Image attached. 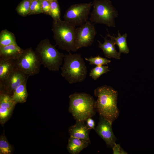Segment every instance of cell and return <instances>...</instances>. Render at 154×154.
<instances>
[{
  "instance_id": "1",
  "label": "cell",
  "mask_w": 154,
  "mask_h": 154,
  "mask_svg": "<svg viewBox=\"0 0 154 154\" xmlns=\"http://www.w3.org/2000/svg\"><path fill=\"white\" fill-rule=\"evenodd\" d=\"M94 94L98 97L95 106L100 116L112 123L119 114L117 106V92L111 86L104 85L95 89Z\"/></svg>"
},
{
  "instance_id": "2",
  "label": "cell",
  "mask_w": 154,
  "mask_h": 154,
  "mask_svg": "<svg viewBox=\"0 0 154 154\" xmlns=\"http://www.w3.org/2000/svg\"><path fill=\"white\" fill-rule=\"evenodd\" d=\"M68 111L76 121L85 122L95 114V102L93 97L84 92L70 95Z\"/></svg>"
},
{
  "instance_id": "3",
  "label": "cell",
  "mask_w": 154,
  "mask_h": 154,
  "mask_svg": "<svg viewBox=\"0 0 154 154\" xmlns=\"http://www.w3.org/2000/svg\"><path fill=\"white\" fill-rule=\"evenodd\" d=\"M61 67V75L70 84L81 82L85 79L87 73L85 62L81 54H66Z\"/></svg>"
},
{
  "instance_id": "4",
  "label": "cell",
  "mask_w": 154,
  "mask_h": 154,
  "mask_svg": "<svg viewBox=\"0 0 154 154\" xmlns=\"http://www.w3.org/2000/svg\"><path fill=\"white\" fill-rule=\"evenodd\" d=\"M76 26L64 20H53L52 31L53 38L59 48L68 52H76Z\"/></svg>"
},
{
  "instance_id": "5",
  "label": "cell",
  "mask_w": 154,
  "mask_h": 154,
  "mask_svg": "<svg viewBox=\"0 0 154 154\" xmlns=\"http://www.w3.org/2000/svg\"><path fill=\"white\" fill-rule=\"evenodd\" d=\"M35 51L44 67L51 71L59 70L65 55L59 52L48 39L40 41Z\"/></svg>"
},
{
  "instance_id": "6",
  "label": "cell",
  "mask_w": 154,
  "mask_h": 154,
  "mask_svg": "<svg viewBox=\"0 0 154 154\" xmlns=\"http://www.w3.org/2000/svg\"><path fill=\"white\" fill-rule=\"evenodd\" d=\"M93 9L89 18L94 23L104 24L107 26L115 27V19L118 12L109 0H96L93 3Z\"/></svg>"
},
{
  "instance_id": "7",
  "label": "cell",
  "mask_w": 154,
  "mask_h": 154,
  "mask_svg": "<svg viewBox=\"0 0 154 154\" xmlns=\"http://www.w3.org/2000/svg\"><path fill=\"white\" fill-rule=\"evenodd\" d=\"M15 63L17 68L29 76L38 74L41 65L35 51L31 47L23 50Z\"/></svg>"
},
{
  "instance_id": "8",
  "label": "cell",
  "mask_w": 154,
  "mask_h": 154,
  "mask_svg": "<svg viewBox=\"0 0 154 154\" xmlns=\"http://www.w3.org/2000/svg\"><path fill=\"white\" fill-rule=\"evenodd\" d=\"M92 5L90 3L71 6L65 12L63 16L64 20L76 27L81 25L88 21Z\"/></svg>"
},
{
  "instance_id": "9",
  "label": "cell",
  "mask_w": 154,
  "mask_h": 154,
  "mask_svg": "<svg viewBox=\"0 0 154 154\" xmlns=\"http://www.w3.org/2000/svg\"><path fill=\"white\" fill-rule=\"evenodd\" d=\"M96 33L94 23L90 21L76 28L75 41L76 49L91 46Z\"/></svg>"
},
{
  "instance_id": "10",
  "label": "cell",
  "mask_w": 154,
  "mask_h": 154,
  "mask_svg": "<svg viewBox=\"0 0 154 154\" xmlns=\"http://www.w3.org/2000/svg\"><path fill=\"white\" fill-rule=\"evenodd\" d=\"M29 77L16 68L5 82L0 85V93L6 94L12 97L15 90Z\"/></svg>"
},
{
  "instance_id": "11",
  "label": "cell",
  "mask_w": 154,
  "mask_h": 154,
  "mask_svg": "<svg viewBox=\"0 0 154 154\" xmlns=\"http://www.w3.org/2000/svg\"><path fill=\"white\" fill-rule=\"evenodd\" d=\"M112 124L106 119L100 116L99 122L95 130L107 145L112 148L116 143V138L112 131Z\"/></svg>"
},
{
  "instance_id": "12",
  "label": "cell",
  "mask_w": 154,
  "mask_h": 154,
  "mask_svg": "<svg viewBox=\"0 0 154 154\" xmlns=\"http://www.w3.org/2000/svg\"><path fill=\"white\" fill-rule=\"evenodd\" d=\"M90 130L84 122L76 121L74 125L69 127L68 132L70 136L81 139L90 143L89 137Z\"/></svg>"
},
{
  "instance_id": "13",
  "label": "cell",
  "mask_w": 154,
  "mask_h": 154,
  "mask_svg": "<svg viewBox=\"0 0 154 154\" xmlns=\"http://www.w3.org/2000/svg\"><path fill=\"white\" fill-rule=\"evenodd\" d=\"M102 37L104 41L103 43H102L98 40V47L102 50L105 56L109 58H114L117 60L120 59L121 54L117 52L116 49L114 40L111 38L108 40L106 37Z\"/></svg>"
},
{
  "instance_id": "14",
  "label": "cell",
  "mask_w": 154,
  "mask_h": 154,
  "mask_svg": "<svg viewBox=\"0 0 154 154\" xmlns=\"http://www.w3.org/2000/svg\"><path fill=\"white\" fill-rule=\"evenodd\" d=\"M23 50L17 43L0 47V58L15 60L19 57Z\"/></svg>"
},
{
  "instance_id": "15",
  "label": "cell",
  "mask_w": 154,
  "mask_h": 154,
  "mask_svg": "<svg viewBox=\"0 0 154 154\" xmlns=\"http://www.w3.org/2000/svg\"><path fill=\"white\" fill-rule=\"evenodd\" d=\"M16 68L15 60L0 58V85L5 82Z\"/></svg>"
},
{
  "instance_id": "16",
  "label": "cell",
  "mask_w": 154,
  "mask_h": 154,
  "mask_svg": "<svg viewBox=\"0 0 154 154\" xmlns=\"http://www.w3.org/2000/svg\"><path fill=\"white\" fill-rule=\"evenodd\" d=\"M89 144V143L84 140L70 136L67 149L70 154H78L87 147Z\"/></svg>"
},
{
  "instance_id": "17",
  "label": "cell",
  "mask_w": 154,
  "mask_h": 154,
  "mask_svg": "<svg viewBox=\"0 0 154 154\" xmlns=\"http://www.w3.org/2000/svg\"><path fill=\"white\" fill-rule=\"evenodd\" d=\"M26 80L15 91L12 96V99L17 104L23 103L26 102L28 96L27 89Z\"/></svg>"
},
{
  "instance_id": "18",
  "label": "cell",
  "mask_w": 154,
  "mask_h": 154,
  "mask_svg": "<svg viewBox=\"0 0 154 154\" xmlns=\"http://www.w3.org/2000/svg\"><path fill=\"white\" fill-rule=\"evenodd\" d=\"M107 36L110 38L113 39L116 44L117 45L119 48V52L121 54H128L129 52V49L128 47L126 38L127 35L126 33L121 35L118 31V36L116 37L114 35H111L108 32Z\"/></svg>"
},
{
  "instance_id": "19",
  "label": "cell",
  "mask_w": 154,
  "mask_h": 154,
  "mask_svg": "<svg viewBox=\"0 0 154 154\" xmlns=\"http://www.w3.org/2000/svg\"><path fill=\"white\" fill-rule=\"evenodd\" d=\"M15 44H17L16 38L13 33L6 29L2 30L1 32L0 47Z\"/></svg>"
},
{
  "instance_id": "20",
  "label": "cell",
  "mask_w": 154,
  "mask_h": 154,
  "mask_svg": "<svg viewBox=\"0 0 154 154\" xmlns=\"http://www.w3.org/2000/svg\"><path fill=\"white\" fill-rule=\"evenodd\" d=\"M13 152V147L4 133L0 136V154H11Z\"/></svg>"
},
{
  "instance_id": "21",
  "label": "cell",
  "mask_w": 154,
  "mask_h": 154,
  "mask_svg": "<svg viewBox=\"0 0 154 154\" xmlns=\"http://www.w3.org/2000/svg\"><path fill=\"white\" fill-rule=\"evenodd\" d=\"M16 104L12 99L11 96L6 94L0 93V107L14 109Z\"/></svg>"
},
{
  "instance_id": "22",
  "label": "cell",
  "mask_w": 154,
  "mask_h": 154,
  "mask_svg": "<svg viewBox=\"0 0 154 154\" xmlns=\"http://www.w3.org/2000/svg\"><path fill=\"white\" fill-rule=\"evenodd\" d=\"M109 71L107 66H96L90 70L89 76L94 80H96L103 74L106 73Z\"/></svg>"
},
{
  "instance_id": "23",
  "label": "cell",
  "mask_w": 154,
  "mask_h": 154,
  "mask_svg": "<svg viewBox=\"0 0 154 154\" xmlns=\"http://www.w3.org/2000/svg\"><path fill=\"white\" fill-rule=\"evenodd\" d=\"M31 1V0H24L21 2L16 8L17 13L23 16L28 15L30 12Z\"/></svg>"
},
{
  "instance_id": "24",
  "label": "cell",
  "mask_w": 154,
  "mask_h": 154,
  "mask_svg": "<svg viewBox=\"0 0 154 154\" xmlns=\"http://www.w3.org/2000/svg\"><path fill=\"white\" fill-rule=\"evenodd\" d=\"M86 60L89 62L90 65L102 66L108 65L111 62V60L106 58L102 57L98 55L95 57L91 56L89 58H85Z\"/></svg>"
},
{
  "instance_id": "25",
  "label": "cell",
  "mask_w": 154,
  "mask_h": 154,
  "mask_svg": "<svg viewBox=\"0 0 154 154\" xmlns=\"http://www.w3.org/2000/svg\"><path fill=\"white\" fill-rule=\"evenodd\" d=\"M50 15L53 20L60 19V12L58 5L56 1L50 2Z\"/></svg>"
},
{
  "instance_id": "26",
  "label": "cell",
  "mask_w": 154,
  "mask_h": 154,
  "mask_svg": "<svg viewBox=\"0 0 154 154\" xmlns=\"http://www.w3.org/2000/svg\"><path fill=\"white\" fill-rule=\"evenodd\" d=\"M14 109H7L0 107V123L4 125L10 119Z\"/></svg>"
},
{
  "instance_id": "27",
  "label": "cell",
  "mask_w": 154,
  "mask_h": 154,
  "mask_svg": "<svg viewBox=\"0 0 154 154\" xmlns=\"http://www.w3.org/2000/svg\"><path fill=\"white\" fill-rule=\"evenodd\" d=\"M40 0H32L28 15L42 13Z\"/></svg>"
},
{
  "instance_id": "28",
  "label": "cell",
  "mask_w": 154,
  "mask_h": 154,
  "mask_svg": "<svg viewBox=\"0 0 154 154\" xmlns=\"http://www.w3.org/2000/svg\"><path fill=\"white\" fill-rule=\"evenodd\" d=\"M42 12L46 15H50V2L46 0H40Z\"/></svg>"
},
{
  "instance_id": "29",
  "label": "cell",
  "mask_w": 154,
  "mask_h": 154,
  "mask_svg": "<svg viewBox=\"0 0 154 154\" xmlns=\"http://www.w3.org/2000/svg\"><path fill=\"white\" fill-rule=\"evenodd\" d=\"M114 154H127V153L121 148L119 144L116 143L112 147Z\"/></svg>"
},
{
  "instance_id": "30",
  "label": "cell",
  "mask_w": 154,
  "mask_h": 154,
  "mask_svg": "<svg viewBox=\"0 0 154 154\" xmlns=\"http://www.w3.org/2000/svg\"><path fill=\"white\" fill-rule=\"evenodd\" d=\"M86 121V125L89 129L90 130L92 129H93L95 130V122L91 117H88Z\"/></svg>"
},
{
  "instance_id": "31",
  "label": "cell",
  "mask_w": 154,
  "mask_h": 154,
  "mask_svg": "<svg viewBox=\"0 0 154 154\" xmlns=\"http://www.w3.org/2000/svg\"><path fill=\"white\" fill-rule=\"evenodd\" d=\"M50 2H52V1H56V0H46Z\"/></svg>"
},
{
  "instance_id": "32",
  "label": "cell",
  "mask_w": 154,
  "mask_h": 154,
  "mask_svg": "<svg viewBox=\"0 0 154 154\" xmlns=\"http://www.w3.org/2000/svg\"></svg>"
}]
</instances>
